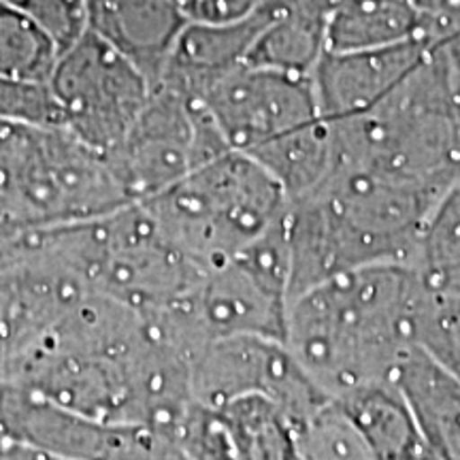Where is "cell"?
Segmentation results:
<instances>
[{
	"mask_svg": "<svg viewBox=\"0 0 460 460\" xmlns=\"http://www.w3.org/2000/svg\"><path fill=\"white\" fill-rule=\"evenodd\" d=\"M411 267L435 292L460 295V180L430 207Z\"/></svg>",
	"mask_w": 460,
	"mask_h": 460,
	"instance_id": "19",
	"label": "cell"
},
{
	"mask_svg": "<svg viewBox=\"0 0 460 460\" xmlns=\"http://www.w3.org/2000/svg\"><path fill=\"white\" fill-rule=\"evenodd\" d=\"M0 119L41 128H62L60 107L48 84L26 82L0 73Z\"/></svg>",
	"mask_w": 460,
	"mask_h": 460,
	"instance_id": "25",
	"label": "cell"
},
{
	"mask_svg": "<svg viewBox=\"0 0 460 460\" xmlns=\"http://www.w3.org/2000/svg\"><path fill=\"white\" fill-rule=\"evenodd\" d=\"M88 32L111 45L156 84L186 15L175 0H85Z\"/></svg>",
	"mask_w": 460,
	"mask_h": 460,
	"instance_id": "13",
	"label": "cell"
},
{
	"mask_svg": "<svg viewBox=\"0 0 460 460\" xmlns=\"http://www.w3.org/2000/svg\"><path fill=\"white\" fill-rule=\"evenodd\" d=\"M284 190L288 200L314 192L341 169L335 124L314 118L247 152Z\"/></svg>",
	"mask_w": 460,
	"mask_h": 460,
	"instance_id": "16",
	"label": "cell"
},
{
	"mask_svg": "<svg viewBox=\"0 0 460 460\" xmlns=\"http://www.w3.org/2000/svg\"><path fill=\"white\" fill-rule=\"evenodd\" d=\"M424 441L446 460H460V379L413 348L393 373Z\"/></svg>",
	"mask_w": 460,
	"mask_h": 460,
	"instance_id": "15",
	"label": "cell"
},
{
	"mask_svg": "<svg viewBox=\"0 0 460 460\" xmlns=\"http://www.w3.org/2000/svg\"><path fill=\"white\" fill-rule=\"evenodd\" d=\"M175 3H177V4H180V7H181V3H183V0H175Z\"/></svg>",
	"mask_w": 460,
	"mask_h": 460,
	"instance_id": "31",
	"label": "cell"
},
{
	"mask_svg": "<svg viewBox=\"0 0 460 460\" xmlns=\"http://www.w3.org/2000/svg\"><path fill=\"white\" fill-rule=\"evenodd\" d=\"M190 388L192 399L211 410H222L241 396H267L292 424L331 399L284 341L262 337L214 339L200 345L190 356Z\"/></svg>",
	"mask_w": 460,
	"mask_h": 460,
	"instance_id": "8",
	"label": "cell"
},
{
	"mask_svg": "<svg viewBox=\"0 0 460 460\" xmlns=\"http://www.w3.org/2000/svg\"><path fill=\"white\" fill-rule=\"evenodd\" d=\"M267 0H183L181 11L188 22L228 24L254 15Z\"/></svg>",
	"mask_w": 460,
	"mask_h": 460,
	"instance_id": "27",
	"label": "cell"
},
{
	"mask_svg": "<svg viewBox=\"0 0 460 460\" xmlns=\"http://www.w3.org/2000/svg\"><path fill=\"white\" fill-rule=\"evenodd\" d=\"M7 197L32 226L96 220L130 205L105 154L66 128H43L37 152Z\"/></svg>",
	"mask_w": 460,
	"mask_h": 460,
	"instance_id": "9",
	"label": "cell"
},
{
	"mask_svg": "<svg viewBox=\"0 0 460 460\" xmlns=\"http://www.w3.org/2000/svg\"><path fill=\"white\" fill-rule=\"evenodd\" d=\"M48 85L62 128L105 156L126 139L152 92L128 58L92 32L58 56Z\"/></svg>",
	"mask_w": 460,
	"mask_h": 460,
	"instance_id": "6",
	"label": "cell"
},
{
	"mask_svg": "<svg viewBox=\"0 0 460 460\" xmlns=\"http://www.w3.org/2000/svg\"><path fill=\"white\" fill-rule=\"evenodd\" d=\"M437 49L441 51L452 71L460 77V26L452 34H447L444 41L437 45Z\"/></svg>",
	"mask_w": 460,
	"mask_h": 460,
	"instance_id": "28",
	"label": "cell"
},
{
	"mask_svg": "<svg viewBox=\"0 0 460 460\" xmlns=\"http://www.w3.org/2000/svg\"><path fill=\"white\" fill-rule=\"evenodd\" d=\"M99 224V254L90 292L109 296L141 314L156 312L199 284L205 269L163 237L141 203H130Z\"/></svg>",
	"mask_w": 460,
	"mask_h": 460,
	"instance_id": "7",
	"label": "cell"
},
{
	"mask_svg": "<svg viewBox=\"0 0 460 460\" xmlns=\"http://www.w3.org/2000/svg\"><path fill=\"white\" fill-rule=\"evenodd\" d=\"M217 411L237 460H296L295 424L267 396H241Z\"/></svg>",
	"mask_w": 460,
	"mask_h": 460,
	"instance_id": "20",
	"label": "cell"
},
{
	"mask_svg": "<svg viewBox=\"0 0 460 460\" xmlns=\"http://www.w3.org/2000/svg\"><path fill=\"white\" fill-rule=\"evenodd\" d=\"M200 102L226 146L243 154L320 118L312 77L258 65L234 68Z\"/></svg>",
	"mask_w": 460,
	"mask_h": 460,
	"instance_id": "10",
	"label": "cell"
},
{
	"mask_svg": "<svg viewBox=\"0 0 460 460\" xmlns=\"http://www.w3.org/2000/svg\"><path fill=\"white\" fill-rule=\"evenodd\" d=\"M430 290L411 264L341 273L292 298L284 343L331 399L388 384L402 356L416 348Z\"/></svg>",
	"mask_w": 460,
	"mask_h": 460,
	"instance_id": "1",
	"label": "cell"
},
{
	"mask_svg": "<svg viewBox=\"0 0 460 460\" xmlns=\"http://www.w3.org/2000/svg\"><path fill=\"white\" fill-rule=\"evenodd\" d=\"M171 439L186 460H237L222 413L194 401Z\"/></svg>",
	"mask_w": 460,
	"mask_h": 460,
	"instance_id": "24",
	"label": "cell"
},
{
	"mask_svg": "<svg viewBox=\"0 0 460 460\" xmlns=\"http://www.w3.org/2000/svg\"><path fill=\"white\" fill-rule=\"evenodd\" d=\"M422 13L405 0H335L326 43L329 51L393 48L422 39Z\"/></svg>",
	"mask_w": 460,
	"mask_h": 460,
	"instance_id": "17",
	"label": "cell"
},
{
	"mask_svg": "<svg viewBox=\"0 0 460 460\" xmlns=\"http://www.w3.org/2000/svg\"><path fill=\"white\" fill-rule=\"evenodd\" d=\"M454 126H456V147H458V163H460V77L458 75H456V88H454Z\"/></svg>",
	"mask_w": 460,
	"mask_h": 460,
	"instance_id": "29",
	"label": "cell"
},
{
	"mask_svg": "<svg viewBox=\"0 0 460 460\" xmlns=\"http://www.w3.org/2000/svg\"><path fill=\"white\" fill-rule=\"evenodd\" d=\"M335 0H267V24L258 34L247 65L312 77L329 51L326 32Z\"/></svg>",
	"mask_w": 460,
	"mask_h": 460,
	"instance_id": "14",
	"label": "cell"
},
{
	"mask_svg": "<svg viewBox=\"0 0 460 460\" xmlns=\"http://www.w3.org/2000/svg\"><path fill=\"white\" fill-rule=\"evenodd\" d=\"M441 192L341 166L314 192L288 200L290 301L356 269L411 264L420 233Z\"/></svg>",
	"mask_w": 460,
	"mask_h": 460,
	"instance_id": "2",
	"label": "cell"
},
{
	"mask_svg": "<svg viewBox=\"0 0 460 460\" xmlns=\"http://www.w3.org/2000/svg\"><path fill=\"white\" fill-rule=\"evenodd\" d=\"M454 88L456 75L435 48L386 101L332 122L341 166L435 190L460 180Z\"/></svg>",
	"mask_w": 460,
	"mask_h": 460,
	"instance_id": "3",
	"label": "cell"
},
{
	"mask_svg": "<svg viewBox=\"0 0 460 460\" xmlns=\"http://www.w3.org/2000/svg\"><path fill=\"white\" fill-rule=\"evenodd\" d=\"M435 48L424 39L382 49L326 51L312 73L320 118H358L386 101Z\"/></svg>",
	"mask_w": 460,
	"mask_h": 460,
	"instance_id": "11",
	"label": "cell"
},
{
	"mask_svg": "<svg viewBox=\"0 0 460 460\" xmlns=\"http://www.w3.org/2000/svg\"><path fill=\"white\" fill-rule=\"evenodd\" d=\"M3 3H11V4H20L22 0H3Z\"/></svg>",
	"mask_w": 460,
	"mask_h": 460,
	"instance_id": "30",
	"label": "cell"
},
{
	"mask_svg": "<svg viewBox=\"0 0 460 460\" xmlns=\"http://www.w3.org/2000/svg\"><path fill=\"white\" fill-rule=\"evenodd\" d=\"M354 418L376 460H422L429 444L393 382L337 399Z\"/></svg>",
	"mask_w": 460,
	"mask_h": 460,
	"instance_id": "18",
	"label": "cell"
},
{
	"mask_svg": "<svg viewBox=\"0 0 460 460\" xmlns=\"http://www.w3.org/2000/svg\"><path fill=\"white\" fill-rule=\"evenodd\" d=\"M416 348L460 379V295L430 290L418 318Z\"/></svg>",
	"mask_w": 460,
	"mask_h": 460,
	"instance_id": "23",
	"label": "cell"
},
{
	"mask_svg": "<svg viewBox=\"0 0 460 460\" xmlns=\"http://www.w3.org/2000/svg\"><path fill=\"white\" fill-rule=\"evenodd\" d=\"M60 51L17 4L0 0V73L48 84Z\"/></svg>",
	"mask_w": 460,
	"mask_h": 460,
	"instance_id": "22",
	"label": "cell"
},
{
	"mask_svg": "<svg viewBox=\"0 0 460 460\" xmlns=\"http://www.w3.org/2000/svg\"><path fill=\"white\" fill-rule=\"evenodd\" d=\"M226 152L230 147L203 102L156 84L126 139L107 160L126 199L143 203Z\"/></svg>",
	"mask_w": 460,
	"mask_h": 460,
	"instance_id": "5",
	"label": "cell"
},
{
	"mask_svg": "<svg viewBox=\"0 0 460 460\" xmlns=\"http://www.w3.org/2000/svg\"><path fill=\"white\" fill-rule=\"evenodd\" d=\"M141 205L163 237L207 271L273 226L288 199L254 158L230 149Z\"/></svg>",
	"mask_w": 460,
	"mask_h": 460,
	"instance_id": "4",
	"label": "cell"
},
{
	"mask_svg": "<svg viewBox=\"0 0 460 460\" xmlns=\"http://www.w3.org/2000/svg\"><path fill=\"white\" fill-rule=\"evenodd\" d=\"M48 37L58 51H66L88 32L85 0H22L17 4Z\"/></svg>",
	"mask_w": 460,
	"mask_h": 460,
	"instance_id": "26",
	"label": "cell"
},
{
	"mask_svg": "<svg viewBox=\"0 0 460 460\" xmlns=\"http://www.w3.org/2000/svg\"><path fill=\"white\" fill-rule=\"evenodd\" d=\"M267 24L264 7L228 24L186 22L156 84H164L188 99L199 101L222 77L247 65L258 34ZM154 84V85H156Z\"/></svg>",
	"mask_w": 460,
	"mask_h": 460,
	"instance_id": "12",
	"label": "cell"
},
{
	"mask_svg": "<svg viewBox=\"0 0 460 460\" xmlns=\"http://www.w3.org/2000/svg\"><path fill=\"white\" fill-rule=\"evenodd\" d=\"M296 460H376L354 418L337 399H326L295 424Z\"/></svg>",
	"mask_w": 460,
	"mask_h": 460,
	"instance_id": "21",
	"label": "cell"
}]
</instances>
